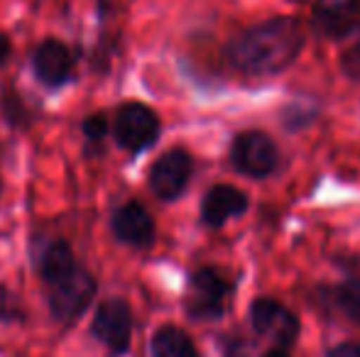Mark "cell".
Instances as JSON below:
<instances>
[{
    "label": "cell",
    "mask_w": 360,
    "mask_h": 357,
    "mask_svg": "<svg viewBox=\"0 0 360 357\" xmlns=\"http://www.w3.org/2000/svg\"><path fill=\"white\" fill-rule=\"evenodd\" d=\"M304 37L294 18H275L248 27L226 47V57L233 69L248 76H272L285 72L299 57Z\"/></svg>",
    "instance_id": "6da1fadb"
},
{
    "label": "cell",
    "mask_w": 360,
    "mask_h": 357,
    "mask_svg": "<svg viewBox=\"0 0 360 357\" xmlns=\"http://www.w3.org/2000/svg\"><path fill=\"white\" fill-rule=\"evenodd\" d=\"M228 299H231V286L216 269L206 267L194 271L189 281V299H186V311H189L191 318H221L228 306Z\"/></svg>",
    "instance_id": "7a4b0ae2"
},
{
    "label": "cell",
    "mask_w": 360,
    "mask_h": 357,
    "mask_svg": "<svg viewBox=\"0 0 360 357\" xmlns=\"http://www.w3.org/2000/svg\"><path fill=\"white\" fill-rule=\"evenodd\" d=\"M96 294V281L86 269H74L62 281L52 284V294H49V309L57 321H76L86 309H89L91 299Z\"/></svg>",
    "instance_id": "3957f363"
},
{
    "label": "cell",
    "mask_w": 360,
    "mask_h": 357,
    "mask_svg": "<svg viewBox=\"0 0 360 357\" xmlns=\"http://www.w3.org/2000/svg\"><path fill=\"white\" fill-rule=\"evenodd\" d=\"M160 135V120L143 103H125L115 115V140L128 152L152 147Z\"/></svg>",
    "instance_id": "277c9868"
},
{
    "label": "cell",
    "mask_w": 360,
    "mask_h": 357,
    "mask_svg": "<svg viewBox=\"0 0 360 357\" xmlns=\"http://www.w3.org/2000/svg\"><path fill=\"white\" fill-rule=\"evenodd\" d=\"M231 159L236 169L245 177L262 179L275 172L277 167V147L265 133H243L236 137L231 149Z\"/></svg>",
    "instance_id": "5b68a950"
},
{
    "label": "cell",
    "mask_w": 360,
    "mask_h": 357,
    "mask_svg": "<svg viewBox=\"0 0 360 357\" xmlns=\"http://www.w3.org/2000/svg\"><path fill=\"white\" fill-rule=\"evenodd\" d=\"M91 333L110 350V353L120 355L128 350L130 333H133V314L130 306L123 299H110L96 309L94 323H91Z\"/></svg>",
    "instance_id": "8992f818"
},
{
    "label": "cell",
    "mask_w": 360,
    "mask_h": 357,
    "mask_svg": "<svg viewBox=\"0 0 360 357\" xmlns=\"http://www.w3.org/2000/svg\"><path fill=\"white\" fill-rule=\"evenodd\" d=\"M311 25L326 39H346L360 27V0H316Z\"/></svg>",
    "instance_id": "52a82bcc"
},
{
    "label": "cell",
    "mask_w": 360,
    "mask_h": 357,
    "mask_svg": "<svg viewBox=\"0 0 360 357\" xmlns=\"http://www.w3.org/2000/svg\"><path fill=\"white\" fill-rule=\"evenodd\" d=\"M250 321L257 335L272 340L280 348H289L299 335L297 316L272 299H257L250 309Z\"/></svg>",
    "instance_id": "ba28073f"
},
{
    "label": "cell",
    "mask_w": 360,
    "mask_h": 357,
    "mask_svg": "<svg viewBox=\"0 0 360 357\" xmlns=\"http://www.w3.org/2000/svg\"><path fill=\"white\" fill-rule=\"evenodd\" d=\"M191 177V157L184 149L165 152L150 169V189L162 201H174L181 196Z\"/></svg>",
    "instance_id": "9c48e42d"
},
{
    "label": "cell",
    "mask_w": 360,
    "mask_h": 357,
    "mask_svg": "<svg viewBox=\"0 0 360 357\" xmlns=\"http://www.w3.org/2000/svg\"><path fill=\"white\" fill-rule=\"evenodd\" d=\"M248 210V196L236 186L218 184L204 196L201 203V220L211 228H221L226 220L243 215Z\"/></svg>",
    "instance_id": "30bf717a"
},
{
    "label": "cell",
    "mask_w": 360,
    "mask_h": 357,
    "mask_svg": "<svg viewBox=\"0 0 360 357\" xmlns=\"http://www.w3.org/2000/svg\"><path fill=\"white\" fill-rule=\"evenodd\" d=\"M32 69L44 86H62L72 74V54L59 39H44L34 49Z\"/></svg>",
    "instance_id": "8fae6325"
},
{
    "label": "cell",
    "mask_w": 360,
    "mask_h": 357,
    "mask_svg": "<svg viewBox=\"0 0 360 357\" xmlns=\"http://www.w3.org/2000/svg\"><path fill=\"white\" fill-rule=\"evenodd\" d=\"M113 233L120 243L147 248L155 240V223L140 203H125L113 213Z\"/></svg>",
    "instance_id": "7c38bea8"
},
{
    "label": "cell",
    "mask_w": 360,
    "mask_h": 357,
    "mask_svg": "<svg viewBox=\"0 0 360 357\" xmlns=\"http://www.w3.org/2000/svg\"><path fill=\"white\" fill-rule=\"evenodd\" d=\"M74 269H79V264H76L74 252L69 250V245L62 243V240L49 245L42 252V257H39V274L44 276L47 284H57L64 276L72 274Z\"/></svg>",
    "instance_id": "4fadbf2b"
},
{
    "label": "cell",
    "mask_w": 360,
    "mask_h": 357,
    "mask_svg": "<svg viewBox=\"0 0 360 357\" xmlns=\"http://www.w3.org/2000/svg\"><path fill=\"white\" fill-rule=\"evenodd\" d=\"M152 357H196V348L184 330L165 325L152 338Z\"/></svg>",
    "instance_id": "5bb4252c"
},
{
    "label": "cell",
    "mask_w": 360,
    "mask_h": 357,
    "mask_svg": "<svg viewBox=\"0 0 360 357\" xmlns=\"http://www.w3.org/2000/svg\"><path fill=\"white\" fill-rule=\"evenodd\" d=\"M336 304L351 321L360 323V279H348L336 289Z\"/></svg>",
    "instance_id": "9a60e30c"
},
{
    "label": "cell",
    "mask_w": 360,
    "mask_h": 357,
    "mask_svg": "<svg viewBox=\"0 0 360 357\" xmlns=\"http://www.w3.org/2000/svg\"><path fill=\"white\" fill-rule=\"evenodd\" d=\"M341 69L348 79L360 81V42H356L353 47H348L341 57Z\"/></svg>",
    "instance_id": "2e32d148"
},
{
    "label": "cell",
    "mask_w": 360,
    "mask_h": 357,
    "mask_svg": "<svg viewBox=\"0 0 360 357\" xmlns=\"http://www.w3.org/2000/svg\"><path fill=\"white\" fill-rule=\"evenodd\" d=\"M84 133H86V137H89L91 142H101V140L105 137V133H108V125H105L103 115H91V118H86Z\"/></svg>",
    "instance_id": "e0dca14e"
},
{
    "label": "cell",
    "mask_w": 360,
    "mask_h": 357,
    "mask_svg": "<svg viewBox=\"0 0 360 357\" xmlns=\"http://www.w3.org/2000/svg\"><path fill=\"white\" fill-rule=\"evenodd\" d=\"M20 318V309H18V301L13 299L10 291H5L0 286V321H13Z\"/></svg>",
    "instance_id": "ac0fdd59"
},
{
    "label": "cell",
    "mask_w": 360,
    "mask_h": 357,
    "mask_svg": "<svg viewBox=\"0 0 360 357\" xmlns=\"http://www.w3.org/2000/svg\"><path fill=\"white\" fill-rule=\"evenodd\" d=\"M328 357H360V345L356 343H343L338 348H333Z\"/></svg>",
    "instance_id": "d6986e66"
},
{
    "label": "cell",
    "mask_w": 360,
    "mask_h": 357,
    "mask_svg": "<svg viewBox=\"0 0 360 357\" xmlns=\"http://www.w3.org/2000/svg\"><path fill=\"white\" fill-rule=\"evenodd\" d=\"M8 54H10V42H8V37L0 32V64L8 59Z\"/></svg>",
    "instance_id": "ffe728a7"
},
{
    "label": "cell",
    "mask_w": 360,
    "mask_h": 357,
    "mask_svg": "<svg viewBox=\"0 0 360 357\" xmlns=\"http://www.w3.org/2000/svg\"><path fill=\"white\" fill-rule=\"evenodd\" d=\"M265 357H289V355L282 353V350H270V353H267Z\"/></svg>",
    "instance_id": "44dd1931"
}]
</instances>
